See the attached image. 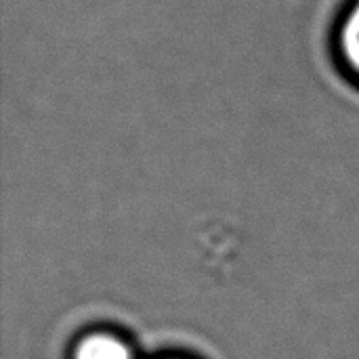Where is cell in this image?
<instances>
[{
  "label": "cell",
  "instance_id": "cell-1",
  "mask_svg": "<svg viewBox=\"0 0 359 359\" xmlns=\"http://www.w3.org/2000/svg\"><path fill=\"white\" fill-rule=\"evenodd\" d=\"M334 48L341 67L359 84V0L351 2L341 15L334 32Z\"/></svg>",
  "mask_w": 359,
  "mask_h": 359
},
{
  "label": "cell",
  "instance_id": "cell-2",
  "mask_svg": "<svg viewBox=\"0 0 359 359\" xmlns=\"http://www.w3.org/2000/svg\"><path fill=\"white\" fill-rule=\"evenodd\" d=\"M74 359H133V353L126 343L111 334H93L76 347Z\"/></svg>",
  "mask_w": 359,
  "mask_h": 359
}]
</instances>
